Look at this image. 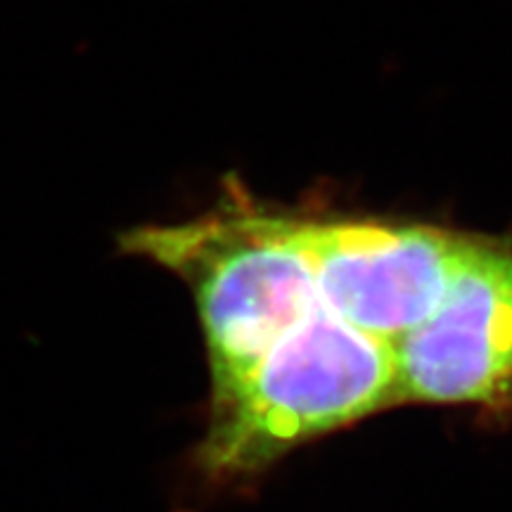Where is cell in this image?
<instances>
[{"label":"cell","mask_w":512,"mask_h":512,"mask_svg":"<svg viewBox=\"0 0 512 512\" xmlns=\"http://www.w3.org/2000/svg\"><path fill=\"white\" fill-rule=\"evenodd\" d=\"M119 245L190 290L207 349L209 403L238 389L266 351L320 306L294 216L247 200L185 223L133 228Z\"/></svg>","instance_id":"obj_1"},{"label":"cell","mask_w":512,"mask_h":512,"mask_svg":"<svg viewBox=\"0 0 512 512\" xmlns=\"http://www.w3.org/2000/svg\"><path fill=\"white\" fill-rule=\"evenodd\" d=\"M392 406V347L320 304L266 351L238 389L209 403L192 465L211 484L238 482Z\"/></svg>","instance_id":"obj_2"},{"label":"cell","mask_w":512,"mask_h":512,"mask_svg":"<svg viewBox=\"0 0 512 512\" xmlns=\"http://www.w3.org/2000/svg\"><path fill=\"white\" fill-rule=\"evenodd\" d=\"M396 406L512 401V242L467 235L430 316L392 344Z\"/></svg>","instance_id":"obj_3"},{"label":"cell","mask_w":512,"mask_h":512,"mask_svg":"<svg viewBox=\"0 0 512 512\" xmlns=\"http://www.w3.org/2000/svg\"><path fill=\"white\" fill-rule=\"evenodd\" d=\"M294 233L320 304L389 347L439 304L467 238L425 223L302 216Z\"/></svg>","instance_id":"obj_4"}]
</instances>
